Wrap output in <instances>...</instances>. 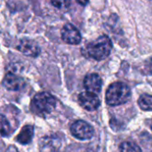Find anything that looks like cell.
Returning a JSON list of instances; mask_svg holds the SVG:
<instances>
[{"mask_svg":"<svg viewBox=\"0 0 152 152\" xmlns=\"http://www.w3.org/2000/svg\"><path fill=\"white\" fill-rule=\"evenodd\" d=\"M111 49L112 43L110 38L106 35H102L94 41L90 42L83 49V53L85 56L95 61H102L110 54Z\"/></svg>","mask_w":152,"mask_h":152,"instance_id":"6da1fadb","label":"cell"},{"mask_svg":"<svg viewBox=\"0 0 152 152\" xmlns=\"http://www.w3.org/2000/svg\"><path fill=\"white\" fill-rule=\"evenodd\" d=\"M131 97L129 86L123 82H115L111 84L106 91V102L110 106H118L125 104Z\"/></svg>","mask_w":152,"mask_h":152,"instance_id":"7a4b0ae2","label":"cell"},{"mask_svg":"<svg viewBox=\"0 0 152 152\" xmlns=\"http://www.w3.org/2000/svg\"><path fill=\"white\" fill-rule=\"evenodd\" d=\"M56 107V99L49 93L37 94L31 102V110L34 114L45 117L51 114Z\"/></svg>","mask_w":152,"mask_h":152,"instance_id":"3957f363","label":"cell"},{"mask_svg":"<svg viewBox=\"0 0 152 152\" xmlns=\"http://www.w3.org/2000/svg\"><path fill=\"white\" fill-rule=\"evenodd\" d=\"M70 133L77 139L85 141L93 138L94 134V130L93 126L87 122L83 120H77L70 126Z\"/></svg>","mask_w":152,"mask_h":152,"instance_id":"277c9868","label":"cell"},{"mask_svg":"<svg viewBox=\"0 0 152 152\" xmlns=\"http://www.w3.org/2000/svg\"><path fill=\"white\" fill-rule=\"evenodd\" d=\"M61 37L65 43L69 45H78L82 39L79 30L70 23H67L62 27Z\"/></svg>","mask_w":152,"mask_h":152,"instance_id":"5b68a950","label":"cell"},{"mask_svg":"<svg viewBox=\"0 0 152 152\" xmlns=\"http://www.w3.org/2000/svg\"><path fill=\"white\" fill-rule=\"evenodd\" d=\"M16 48L24 55L29 57H37L40 54L41 52L38 44L36 41L28 38H23L20 40L18 45H16Z\"/></svg>","mask_w":152,"mask_h":152,"instance_id":"8992f818","label":"cell"},{"mask_svg":"<svg viewBox=\"0 0 152 152\" xmlns=\"http://www.w3.org/2000/svg\"><path fill=\"white\" fill-rule=\"evenodd\" d=\"M78 102L83 109L88 111H94L97 110L101 103L99 97L96 94L89 92L81 93L78 95Z\"/></svg>","mask_w":152,"mask_h":152,"instance_id":"52a82bcc","label":"cell"},{"mask_svg":"<svg viewBox=\"0 0 152 152\" xmlns=\"http://www.w3.org/2000/svg\"><path fill=\"white\" fill-rule=\"evenodd\" d=\"M84 86L86 89V92L97 94L102 91V80L98 74L90 73L87 74L84 79Z\"/></svg>","mask_w":152,"mask_h":152,"instance_id":"ba28073f","label":"cell"},{"mask_svg":"<svg viewBox=\"0 0 152 152\" xmlns=\"http://www.w3.org/2000/svg\"><path fill=\"white\" fill-rule=\"evenodd\" d=\"M2 84L5 89L15 92V91H20L21 88H23L25 85V81L20 76L10 72L4 76Z\"/></svg>","mask_w":152,"mask_h":152,"instance_id":"9c48e42d","label":"cell"},{"mask_svg":"<svg viewBox=\"0 0 152 152\" xmlns=\"http://www.w3.org/2000/svg\"><path fill=\"white\" fill-rule=\"evenodd\" d=\"M34 136V127L31 125H26L24 126L20 134L16 137V142L20 144H28L29 143Z\"/></svg>","mask_w":152,"mask_h":152,"instance_id":"30bf717a","label":"cell"},{"mask_svg":"<svg viewBox=\"0 0 152 152\" xmlns=\"http://www.w3.org/2000/svg\"><path fill=\"white\" fill-rule=\"evenodd\" d=\"M12 132L11 125L5 116L0 114V136L6 137L9 136Z\"/></svg>","mask_w":152,"mask_h":152,"instance_id":"8fae6325","label":"cell"},{"mask_svg":"<svg viewBox=\"0 0 152 152\" xmlns=\"http://www.w3.org/2000/svg\"><path fill=\"white\" fill-rule=\"evenodd\" d=\"M41 150L42 151H53V149H57V144L56 142H59L58 140H56V138H54L53 136H48L45 139H42L41 141Z\"/></svg>","mask_w":152,"mask_h":152,"instance_id":"7c38bea8","label":"cell"},{"mask_svg":"<svg viewBox=\"0 0 152 152\" xmlns=\"http://www.w3.org/2000/svg\"><path fill=\"white\" fill-rule=\"evenodd\" d=\"M138 104L142 110L146 111H152V95L151 94H142L138 100Z\"/></svg>","mask_w":152,"mask_h":152,"instance_id":"4fadbf2b","label":"cell"},{"mask_svg":"<svg viewBox=\"0 0 152 152\" xmlns=\"http://www.w3.org/2000/svg\"><path fill=\"white\" fill-rule=\"evenodd\" d=\"M120 152H142L141 148L134 142H125L119 147Z\"/></svg>","mask_w":152,"mask_h":152,"instance_id":"5bb4252c","label":"cell"},{"mask_svg":"<svg viewBox=\"0 0 152 152\" xmlns=\"http://www.w3.org/2000/svg\"><path fill=\"white\" fill-rule=\"evenodd\" d=\"M142 72L146 75H152V57L144 61L142 68Z\"/></svg>","mask_w":152,"mask_h":152,"instance_id":"9a60e30c","label":"cell"},{"mask_svg":"<svg viewBox=\"0 0 152 152\" xmlns=\"http://www.w3.org/2000/svg\"><path fill=\"white\" fill-rule=\"evenodd\" d=\"M51 3H52L53 5H54L55 7H57L59 9L67 8L70 4V2L69 1H52Z\"/></svg>","mask_w":152,"mask_h":152,"instance_id":"2e32d148","label":"cell"},{"mask_svg":"<svg viewBox=\"0 0 152 152\" xmlns=\"http://www.w3.org/2000/svg\"><path fill=\"white\" fill-rule=\"evenodd\" d=\"M5 152H19V151H18V149H17L15 146L10 145V146L6 149V151Z\"/></svg>","mask_w":152,"mask_h":152,"instance_id":"e0dca14e","label":"cell"},{"mask_svg":"<svg viewBox=\"0 0 152 152\" xmlns=\"http://www.w3.org/2000/svg\"><path fill=\"white\" fill-rule=\"evenodd\" d=\"M77 3H79V4H86L88 2H77Z\"/></svg>","mask_w":152,"mask_h":152,"instance_id":"ac0fdd59","label":"cell"},{"mask_svg":"<svg viewBox=\"0 0 152 152\" xmlns=\"http://www.w3.org/2000/svg\"><path fill=\"white\" fill-rule=\"evenodd\" d=\"M151 130H152V121H151Z\"/></svg>","mask_w":152,"mask_h":152,"instance_id":"d6986e66","label":"cell"}]
</instances>
